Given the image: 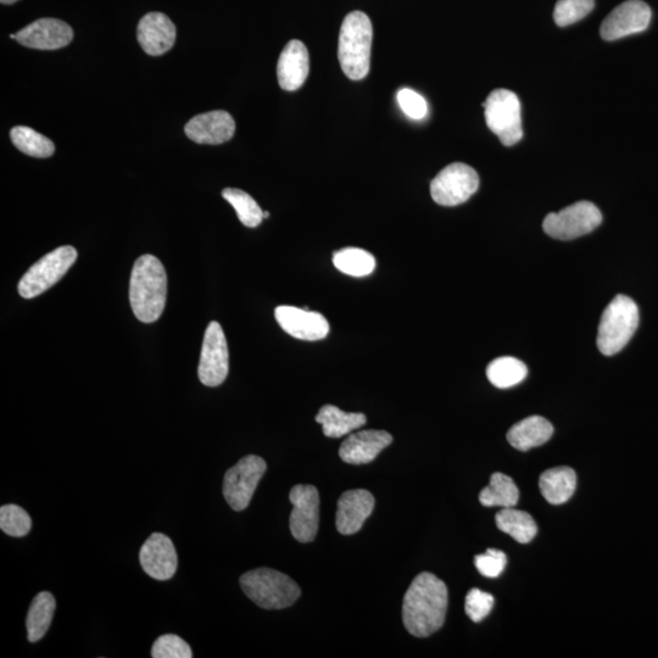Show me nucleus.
<instances>
[{
    "label": "nucleus",
    "instance_id": "1",
    "mask_svg": "<svg viewBox=\"0 0 658 658\" xmlns=\"http://www.w3.org/2000/svg\"><path fill=\"white\" fill-rule=\"evenodd\" d=\"M448 611V588L432 573L418 574L406 591L404 626L416 638H427L443 627Z\"/></svg>",
    "mask_w": 658,
    "mask_h": 658
},
{
    "label": "nucleus",
    "instance_id": "2",
    "mask_svg": "<svg viewBox=\"0 0 658 658\" xmlns=\"http://www.w3.org/2000/svg\"><path fill=\"white\" fill-rule=\"evenodd\" d=\"M167 299L165 267L154 255H143L133 266L130 303L137 319L143 323L158 321Z\"/></svg>",
    "mask_w": 658,
    "mask_h": 658
},
{
    "label": "nucleus",
    "instance_id": "3",
    "mask_svg": "<svg viewBox=\"0 0 658 658\" xmlns=\"http://www.w3.org/2000/svg\"><path fill=\"white\" fill-rule=\"evenodd\" d=\"M372 38V22L365 13L353 11L345 16L339 35L338 59L350 80H364L370 72Z\"/></svg>",
    "mask_w": 658,
    "mask_h": 658
},
{
    "label": "nucleus",
    "instance_id": "4",
    "mask_svg": "<svg viewBox=\"0 0 658 658\" xmlns=\"http://www.w3.org/2000/svg\"><path fill=\"white\" fill-rule=\"evenodd\" d=\"M239 583L245 595L265 610L287 609L301 594L299 585L291 577L271 568L244 573Z\"/></svg>",
    "mask_w": 658,
    "mask_h": 658
},
{
    "label": "nucleus",
    "instance_id": "5",
    "mask_svg": "<svg viewBox=\"0 0 658 658\" xmlns=\"http://www.w3.org/2000/svg\"><path fill=\"white\" fill-rule=\"evenodd\" d=\"M639 326L638 305L627 295H617L601 316L598 348L606 356L616 355L626 348Z\"/></svg>",
    "mask_w": 658,
    "mask_h": 658
},
{
    "label": "nucleus",
    "instance_id": "6",
    "mask_svg": "<svg viewBox=\"0 0 658 658\" xmlns=\"http://www.w3.org/2000/svg\"><path fill=\"white\" fill-rule=\"evenodd\" d=\"M485 121L506 147L515 146L523 137L521 103L515 93L495 89L483 104Z\"/></svg>",
    "mask_w": 658,
    "mask_h": 658
},
{
    "label": "nucleus",
    "instance_id": "7",
    "mask_svg": "<svg viewBox=\"0 0 658 658\" xmlns=\"http://www.w3.org/2000/svg\"><path fill=\"white\" fill-rule=\"evenodd\" d=\"M76 260L77 250L71 245L53 250L32 265L21 278L19 294L22 298L33 299L47 292L68 273Z\"/></svg>",
    "mask_w": 658,
    "mask_h": 658
},
{
    "label": "nucleus",
    "instance_id": "8",
    "mask_svg": "<svg viewBox=\"0 0 658 658\" xmlns=\"http://www.w3.org/2000/svg\"><path fill=\"white\" fill-rule=\"evenodd\" d=\"M601 222L602 215L598 206L590 202H578L567 206L560 213L546 216L543 228L552 238L559 241H572L593 232Z\"/></svg>",
    "mask_w": 658,
    "mask_h": 658
},
{
    "label": "nucleus",
    "instance_id": "9",
    "mask_svg": "<svg viewBox=\"0 0 658 658\" xmlns=\"http://www.w3.org/2000/svg\"><path fill=\"white\" fill-rule=\"evenodd\" d=\"M266 470L264 459L249 455L226 472L223 479V496L234 511L247 509Z\"/></svg>",
    "mask_w": 658,
    "mask_h": 658
},
{
    "label": "nucleus",
    "instance_id": "10",
    "mask_svg": "<svg viewBox=\"0 0 658 658\" xmlns=\"http://www.w3.org/2000/svg\"><path fill=\"white\" fill-rule=\"evenodd\" d=\"M479 177L475 169L462 163L446 166L431 183V195L439 205L464 204L478 191Z\"/></svg>",
    "mask_w": 658,
    "mask_h": 658
},
{
    "label": "nucleus",
    "instance_id": "11",
    "mask_svg": "<svg viewBox=\"0 0 658 658\" xmlns=\"http://www.w3.org/2000/svg\"><path fill=\"white\" fill-rule=\"evenodd\" d=\"M230 371V353L225 333L219 322H210L206 328L198 368L200 382L206 387H219Z\"/></svg>",
    "mask_w": 658,
    "mask_h": 658
},
{
    "label": "nucleus",
    "instance_id": "12",
    "mask_svg": "<svg viewBox=\"0 0 658 658\" xmlns=\"http://www.w3.org/2000/svg\"><path fill=\"white\" fill-rule=\"evenodd\" d=\"M293 504L289 527L299 543L314 542L320 524V494L314 485H295L289 494Z\"/></svg>",
    "mask_w": 658,
    "mask_h": 658
},
{
    "label": "nucleus",
    "instance_id": "13",
    "mask_svg": "<svg viewBox=\"0 0 658 658\" xmlns=\"http://www.w3.org/2000/svg\"><path fill=\"white\" fill-rule=\"evenodd\" d=\"M652 18L651 9L643 0H627L611 11L602 21L600 35L605 41H617L644 32Z\"/></svg>",
    "mask_w": 658,
    "mask_h": 658
},
{
    "label": "nucleus",
    "instance_id": "14",
    "mask_svg": "<svg viewBox=\"0 0 658 658\" xmlns=\"http://www.w3.org/2000/svg\"><path fill=\"white\" fill-rule=\"evenodd\" d=\"M144 572L156 581H167L175 576L178 567L174 543L165 534L154 533L143 544L139 552Z\"/></svg>",
    "mask_w": 658,
    "mask_h": 658
},
{
    "label": "nucleus",
    "instance_id": "15",
    "mask_svg": "<svg viewBox=\"0 0 658 658\" xmlns=\"http://www.w3.org/2000/svg\"><path fill=\"white\" fill-rule=\"evenodd\" d=\"M275 317L284 332L300 340L315 342L325 339L329 333V323L320 312L295 306H278Z\"/></svg>",
    "mask_w": 658,
    "mask_h": 658
},
{
    "label": "nucleus",
    "instance_id": "16",
    "mask_svg": "<svg viewBox=\"0 0 658 658\" xmlns=\"http://www.w3.org/2000/svg\"><path fill=\"white\" fill-rule=\"evenodd\" d=\"M74 39V31L66 22L58 19H39L26 26L24 30L15 33V41L21 46L39 49L55 50L69 46Z\"/></svg>",
    "mask_w": 658,
    "mask_h": 658
},
{
    "label": "nucleus",
    "instance_id": "17",
    "mask_svg": "<svg viewBox=\"0 0 658 658\" xmlns=\"http://www.w3.org/2000/svg\"><path fill=\"white\" fill-rule=\"evenodd\" d=\"M184 132L194 143L217 146L232 139L236 132V122L227 111H209L187 122Z\"/></svg>",
    "mask_w": 658,
    "mask_h": 658
},
{
    "label": "nucleus",
    "instance_id": "18",
    "mask_svg": "<svg viewBox=\"0 0 658 658\" xmlns=\"http://www.w3.org/2000/svg\"><path fill=\"white\" fill-rule=\"evenodd\" d=\"M392 443L393 437L388 432L368 429L351 434L345 439L340 446L339 456L347 464L366 465L376 460L377 456Z\"/></svg>",
    "mask_w": 658,
    "mask_h": 658
},
{
    "label": "nucleus",
    "instance_id": "19",
    "mask_svg": "<svg viewBox=\"0 0 658 658\" xmlns=\"http://www.w3.org/2000/svg\"><path fill=\"white\" fill-rule=\"evenodd\" d=\"M375 498L365 489L348 490L338 500L336 526L343 535L358 533L375 509Z\"/></svg>",
    "mask_w": 658,
    "mask_h": 658
},
{
    "label": "nucleus",
    "instance_id": "20",
    "mask_svg": "<svg viewBox=\"0 0 658 658\" xmlns=\"http://www.w3.org/2000/svg\"><path fill=\"white\" fill-rule=\"evenodd\" d=\"M137 37L144 52L160 57L175 46L176 26L163 13H149L139 21Z\"/></svg>",
    "mask_w": 658,
    "mask_h": 658
},
{
    "label": "nucleus",
    "instance_id": "21",
    "mask_svg": "<svg viewBox=\"0 0 658 658\" xmlns=\"http://www.w3.org/2000/svg\"><path fill=\"white\" fill-rule=\"evenodd\" d=\"M310 58L303 42L291 41L284 47L277 64V77L283 91L294 92L303 87L309 76Z\"/></svg>",
    "mask_w": 658,
    "mask_h": 658
},
{
    "label": "nucleus",
    "instance_id": "22",
    "mask_svg": "<svg viewBox=\"0 0 658 658\" xmlns=\"http://www.w3.org/2000/svg\"><path fill=\"white\" fill-rule=\"evenodd\" d=\"M554 434V427L542 416H531L516 423L509 433L507 440L513 448L528 451L549 442Z\"/></svg>",
    "mask_w": 658,
    "mask_h": 658
},
{
    "label": "nucleus",
    "instance_id": "23",
    "mask_svg": "<svg viewBox=\"0 0 658 658\" xmlns=\"http://www.w3.org/2000/svg\"><path fill=\"white\" fill-rule=\"evenodd\" d=\"M577 487L576 472L570 467H555L545 471L539 479V488L551 505H562L572 498Z\"/></svg>",
    "mask_w": 658,
    "mask_h": 658
},
{
    "label": "nucleus",
    "instance_id": "24",
    "mask_svg": "<svg viewBox=\"0 0 658 658\" xmlns=\"http://www.w3.org/2000/svg\"><path fill=\"white\" fill-rule=\"evenodd\" d=\"M316 422L322 425L323 434L328 438H342L366 425L367 417L360 412H344L334 405L321 407Z\"/></svg>",
    "mask_w": 658,
    "mask_h": 658
},
{
    "label": "nucleus",
    "instance_id": "25",
    "mask_svg": "<svg viewBox=\"0 0 658 658\" xmlns=\"http://www.w3.org/2000/svg\"><path fill=\"white\" fill-rule=\"evenodd\" d=\"M496 527L520 544L531 543L538 533L537 523L528 512L507 507L496 513Z\"/></svg>",
    "mask_w": 658,
    "mask_h": 658
},
{
    "label": "nucleus",
    "instance_id": "26",
    "mask_svg": "<svg viewBox=\"0 0 658 658\" xmlns=\"http://www.w3.org/2000/svg\"><path fill=\"white\" fill-rule=\"evenodd\" d=\"M55 609H57V602L48 591H42L33 599L26 620L27 638L30 643H37L47 634L54 618Z\"/></svg>",
    "mask_w": 658,
    "mask_h": 658
},
{
    "label": "nucleus",
    "instance_id": "27",
    "mask_svg": "<svg viewBox=\"0 0 658 658\" xmlns=\"http://www.w3.org/2000/svg\"><path fill=\"white\" fill-rule=\"evenodd\" d=\"M520 500V490H518L512 478L504 473L496 472L490 478L488 487H485L479 494V501L485 507L500 506L515 507Z\"/></svg>",
    "mask_w": 658,
    "mask_h": 658
},
{
    "label": "nucleus",
    "instance_id": "28",
    "mask_svg": "<svg viewBox=\"0 0 658 658\" xmlns=\"http://www.w3.org/2000/svg\"><path fill=\"white\" fill-rule=\"evenodd\" d=\"M528 368L521 360L503 356L490 362L487 377L494 387L507 389L517 386L526 379Z\"/></svg>",
    "mask_w": 658,
    "mask_h": 658
},
{
    "label": "nucleus",
    "instance_id": "29",
    "mask_svg": "<svg viewBox=\"0 0 658 658\" xmlns=\"http://www.w3.org/2000/svg\"><path fill=\"white\" fill-rule=\"evenodd\" d=\"M333 264L338 271L351 277H366L376 269V259L360 248H344L333 255Z\"/></svg>",
    "mask_w": 658,
    "mask_h": 658
},
{
    "label": "nucleus",
    "instance_id": "30",
    "mask_svg": "<svg viewBox=\"0 0 658 658\" xmlns=\"http://www.w3.org/2000/svg\"><path fill=\"white\" fill-rule=\"evenodd\" d=\"M14 146L33 158L46 159L55 153V146L46 136L27 126H16L10 132Z\"/></svg>",
    "mask_w": 658,
    "mask_h": 658
},
{
    "label": "nucleus",
    "instance_id": "31",
    "mask_svg": "<svg viewBox=\"0 0 658 658\" xmlns=\"http://www.w3.org/2000/svg\"><path fill=\"white\" fill-rule=\"evenodd\" d=\"M222 197L233 206L239 221L244 226L255 228L261 225L262 220H264V211L248 193H245L242 189L226 188L222 191Z\"/></svg>",
    "mask_w": 658,
    "mask_h": 658
},
{
    "label": "nucleus",
    "instance_id": "32",
    "mask_svg": "<svg viewBox=\"0 0 658 658\" xmlns=\"http://www.w3.org/2000/svg\"><path fill=\"white\" fill-rule=\"evenodd\" d=\"M32 520L22 507L18 505H5L0 509V529L10 537L21 538L29 534Z\"/></svg>",
    "mask_w": 658,
    "mask_h": 658
},
{
    "label": "nucleus",
    "instance_id": "33",
    "mask_svg": "<svg viewBox=\"0 0 658 658\" xmlns=\"http://www.w3.org/2000/svg\"><path fill=\"white\" fill-rule=\"evenodd\" d=\"M595 7L594 0H559L554 10V20L560 27L581 21Z\"/></svg>",
    "mask_w": 658,
    "mask_h": 658
},
{
    "label": "nucleus",
    "instance_id": "34",
    "mask_svg": "<svg viewBox=\"0 0 658 658\" xmlns=\"http://www.w3.org/2000/svg\"><path fill=\"white\" fill-rule=\"evenodd\" d=\"M153 658H192L191 646L175 634H165L155 641L152 649Z\"/></svg>",
    "mask_w": 658,
    "mask_h": 658
},
{
    "label": "nucleus",
    "instance_id": "35",
    "mask_svg": "<svg viewBox=\"0 0 658 658\" xmlns=\"http://www.w3.org/2000/svg\"><path fill=\"white\" fill-rule=\"evenodd\" d=\"M494 602L493 595L484 593V591L479 589H472L466 595V615L470 617L472 622H482L492 612Z\"/></svg>",
    "mask_w": 658,
    "mask_h": 658
},
{
    "label": "nucleus",
    "instance_id": "36",
    "mask_svg": "<svg viewBox=\"0 0 658 658\" xmlns=\"http://www.w3.org/2000/svg\"><path fill=\"white\" fill-rule=\"evenodd\" d=\"M506 563L505 552L496 549H488L485 554L475 557L478 572L487 578L499 577L505 571Z\"/></svg>",
    "mask_w": 658,
    "mask_h": 658
},
{
    "label": "nucleus",
    "instance_id": "37",
    "mask_svg": "<svg viewBox=\"0 0 658 658\" xmlns=\"http://www.w3.org/2000/svg\"><path fill=\"white\" fill-rule=\"evenodd\" d=\"M398 103L401 110L412 120H423L428 114L426 99L410 88L400 89L398 92Z\"/></svg>",
    "mask_w": 658,
    "mask_h": 658
},
{
    "label": "nucleus",
    "instance_id": "38",
    "mask_svg": "<svg viewBox=\"0 0 658 658\" xmlns=\"http://www.w3.org/2000/svg\"><path fill=\"white\" fill-rule=\"evenodd\" d=\"M0 2H2V4L5 5H10V4H14L15 2H18V0H0Z\"/></svg>",
    "mask_w": 658,
    "mask_h": 658
},
{
    "label": "nucleus",
    "instance_id": "39",
    "mask_svg": "<svg viewBox=\"0 0 658 658\" xmlns=\"http://www.w3.org/2000/svg\"><path fill=\"white\" fill-rule=\"evenodd\" d=\"M269 216H270V214H269V213H266V211H265V213H264V219H266V217H269Z\"/></svg>",
    "mask_w": 658,
    "mask_h": 658
},
{
    "label": "nucleus",
    "instance_id": "40",
    "mask_svg": "<svg viewBox=\"0 0 658 658\" xmlns=\"http://www.w3.org/2000/svg\"><path fill=\"white\" fill-rule=\"evenodd\" d=\"M10 38H11V39H15V35H10Z\"/></svg>",
    "mask_w": 658,
    "mask_h": 658
}]
</instances>
